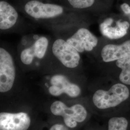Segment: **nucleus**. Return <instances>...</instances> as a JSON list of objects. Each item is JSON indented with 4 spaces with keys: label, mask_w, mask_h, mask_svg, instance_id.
<instances>
[{
    "label": "nucleus",
    "mask_w": 130,
    "mask_h": 130,
    "mask_svg": "<svg viewBox=\"0 0 130 130\" xmlns=\"http://www.w3.org/2000/svg\"><path fill=\"white\" fill-rule=\"evenodd\" d=\"M24 10L26 14L37 21L52 25L58 23L56 20L64 13V8L59 5L43 3L38 0L28 2Z\"/></svg>",
    "instance_id": "nucleus-1"
},
{
    "label": "nucleus",
    "mask_w": 130,
    "mask_h": 130,
    "mask_svg": "<svg viewBox=\"0 0 130 130\" xmlns=\"http://www.w3.org/2000/svg\"><path fill=\"white\" fill-rule=\"evenodd\" d=\"M129 95V90L125 85L117 84L108 91H96L93 95V102L99 109H107L118 106L126 100Z\"/></svg>",
    "instance_id": "nucleus-2"
},
{
    "label": "nucleus",
    "mask_w": 130,
    "mask_h": 130,
    "mask_svg": "<svg viewBox=\"0 0 130 130\" xmlns=\"http://www.w3.org/2000/svg\"><path fill=\"white\" fill-rule=\"evenodd\" d=\"M50 109L54 115L63 117L65 124L71 128H75L77 122L84 121L87 115L86 110L82 105L76 104L69 107L60 101L52 103Z\"/></svg>",
    "instance_id": "nucleus-3"
},
{
    "label": "nucleus",
    "mask_w": 130,
    "mask_h": 130,
    "mask_svg": "<svg viewBox=\"0 0 130 130\" xmlns=\"http://www.w3.org/2000/svg\"><path fill=\"white\" fill-rule=\"evenodd\" d=\"M14 56L4 47L0 48V92L6 93L12 88L15 78Z\"/></svg>",
    "instance_id": "nucleus-4"
},
{
    "label": "nucleus",
    "mask_w": 130,
    "mask_h": 130,
    "mask_svg": "<svg viewBox=\"0 0 130 130\" xmlns=\"http://www.w3.org/2000/svg\"><path fill=\"white\" fill-rule=\"evenodd\" d=\"M52 52L65 67L75 69L79 66L81 60L80 53L65 39L58 38L55 40L52 44Z\"/></svg>",
    "instance_id": "nucleus-5"
},
{
    "label": "nucleus",
    "mask_w": 130,
    "mask_h": 130,
    "mask_svg": "<svg viewBox=\"0 0 130 130\" xmlns=\"http://www.w3.org/2000/svg\"><path fill=\"white\" fill-rule=\"evenodd\" d=\"M66 40L79 53L92 51L98 42L97 37L84 28H79Z\"/></svg>",
    "instance_id": "nucleus-6"
},
{
    "label": "nucleus",
    "mask_w": 130,
    "mask_h": 130,
    "mask_svg": "<svg viewBox=\"0 0 130 130\" xmlns=\"http://www.w3.org/2000/svg\"><path fill=\"white\" fill-rule=\"evenodd\" d=\"M49 45V41L45 36L38 38L32 44L20 52V60L24 65H31L34 61L41 60L46 56Z\"/></svg>",
    "instance_id": "nucleus-7"
},
{
    "label": "nucleus",
    "mask_w": 130,
    "mask_h": 130,
    "mask_svg": "<svg viewBox=\"0 0 130 130\" xmlns=\"http://www.w3.org/2000/svg\"><path fill=\"white\" fill-rule=\"evenodd\" d=\"M51 86L48 89L49 92L53 96H59L66 93L71 98L78 96L81 93L79 86L71 83L64 75L56 74L53 76L50 79Z\"/></svg>",
    "instance_id": "nucleus-8"
},
{
    "label": "nucleus",
    "mask_w": 130,
    "mask_h": 130,
    "mask_svg": "<svg viewBox=\"0 0 130 130\" xmlns=\"http://www.w3.org/2000/svg\"><path fill=\"white\" fill-rule=\"evenodd\" d=\"M30 124V119L25 112L0 114V130H27Z\"/></svg>",
    "instance_id": "nucleus-9"
},
{
    "label": "nucleus",
    "mask_w": 130,
    "mask_h": 130,
    "mask_svg": "<svg viewBox=\"0 0 130 130\" xmlns=\"http://www.w3.org/2000/svg\"><path fill=\"white\" fill-rule=\"evenodd\" d=\"M130 27V24L126 21H115L109 18L104 20L99 25L103 35L110 39H117L124 36Z\"/></svg>",
    "instance_id": "nucleus-10"
},
{
    "label": "nucleus",
    "mask_w": 130,
    "mask_h": 130,
    "mask_svg": "<svg viewBox=\"0 0 130 130\" xmlns=\"http://www.w3.org/2000/svg\"><path fill=\"white\" fill-rule=\"evenodd\" d=\"M102 60L105 62L118 60L130 56V40L120 45L109 44L103 47L101 52Z\"/></svg>",
    "instance_id": "nucleus-11"
},
{
    "label": "nucleus",
    "mask_w": 130,
    "mask_h": 130,
    "mask_svg": "<svg viewBox=\"0 0 130 130\" xmlns=\"http://www.w3.org/2000/svg\"><path fill=\"white\" fill-rule=\"evenodd\" d=\"M19 14L13 6L7 2H0V29L8 30L18 23Z\"/></svg>",
    "instance_id": "nucleus-12"
},
{
    "label": "nucleus",
    "mask_w": 130,
    "mask_h": 130,
    "mask_svg": "<svg viewBox=\"0 0 130 130\" xmlns=\"http://www.w3.org/2000/svg\"><path fill=\"white\" fill-rule=\"evenodd\" d=\"M117 66L121 70L119 78L122 83L130 85V56L117 61Z\"/></svg>",
    "instance_id": "nucleus-13"
},
{
    "label": "nucleus",
    "mask_w": 130,
    "mask_h": 130,
    "mask_svg": "<svg viewBox=\"0 0 130 130\" xmlns=\"http://www.w3.org/2000/svg\"><path fill=\"white\" fill-rule=\"evenodd\" d=\"M128 122L124 117H114L108 121V130H127Z\"/></svg>",
    "instance_id": "nucleus-14"
},
{
    "label": "nucleus",
    "mask_w": 130,
    "mask_h": 130,
    "mask_svg": "<svg viewBox=\"0 0 130 130\" xmlns=\"http://www.w3.org/2000/svg\"><path fill=\"white\" fill-rule=\"evenodd\" d=\"M70 5L75 9H85L92 6L95 0H68Z\"/></svg>",
    "instance_id": "nucleus-15"
},
{
    "label": "nucleus",
    "mask_w": 130,
    "mask_h": 130,
    "mask_svg": "<svg viewBox=\"0 0 130 130\" xmlns=\"http://www.w3.org/2000/svg\"><path fill=\"white\" fill-rule=\"evenodd\" d=\"M121 8L124 14L127 15L130 14V6L126 3H124L121 5Z\"/></svg>",
    "instance_id": "nucleus-16"
},
{
    "label": "nucleus",
    "mask_w": 130,
    "mask_h": 130,
    "mask_svg": "<svg viewBox=\"0 0 130 130\" xmlns=\"http://www.w3.org/2000/svg\"><path fill=\"white\" fill-rule=\"evenodd\" d=\"M49 130H69L66 126L62 124H56L52 126Z\"/></svg>",
    "instance_id": "nucleus-17"
},
{
    "label": "nucleus",
    "mask_w": 130,
    "mask_h": 130,
    "mask_svg": "<svg viewBox=\"0 0 130 130\" xmlns=\"http://www.w3.org/2000/svg\"></svg>",
    "instance_id": "nucleus-18"
}]
</instances>
